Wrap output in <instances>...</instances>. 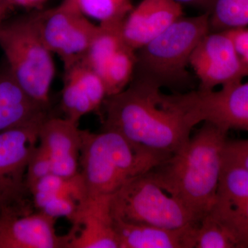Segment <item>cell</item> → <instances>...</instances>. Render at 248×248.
<instances>
[{
    "label": "cell",
    "instance_id": "cell-1",
    "mask_svg": "<svg viewBox=\"0 0 248 248\" xmlns=\"http://www.w3.org/2000/svg\"><path fill=\"white\" fill-rule=\"evenodd\" d=\"M161 89L133 78L126 89L104 101L102 129L166 161L186 146L201 122L190 91L167 94Z\"/></svg>",
    "mask_w": 248,
    "mask_h": 248
},
{
    "label": "cell",
    "instance_id": "cell-2",
    "mask_svg": "<svg viewBox=\"0 0 248 248\" xmlns=\"http://www.w3.org/2000/svg\"><path fill=\"white\" fill-rule=\"evenodd\" d=\"M202 123L182 149L148 171L199 221L210 213L216 200L228 133L212 122Z\"/></svg>",
    "mask_w": 248,
    "mask_h": 248
},
{
    "label": "cell",
    "instance_id": "cell-3",
    "mask_svg": "<svg viewBox=\"0 0 248 248\" xmlns=\"http://www.w3.org/2000/svg\"><path fill=\"white\" fill-rule=\"evenodd\" d=\"M164 160L130 143L117 132L82 130L79 174L87 200L110 197L133 178Z\"/></svg>",
    "mask_w": 248,
    "mask_h": 248
},
{
    "label": "cell",
    "instance_id": "cell-4",
    "mask_svg": "<svg viewBox=\"0 0 248 248\" xmlns=\"http://www.w3.org/2000/svg\"><path fill=\"white\" fill-rule=\"evenodd\" d=\"M209 32L208 12L179 18L154 40L136 50L133 78L182 93L181 89L189 87L192 82L187 71L191 55Z\"/></svg>",
    "mask_w": 248,
    "mask_h": 248
},
{
    "label": "cell",
    "instance_id": "cell-5",
    "mask_svg": "<svg viewBox=\"0 0 248 248\" xmlns=\"http://www.w3.org/2000/svg\"><path fill=\"white\" fill-rule=\"evenodd\" d=\"M0 47L19 86L36 102L50 108L55 75L53 53L42 40L31 15L3 22Z\"/></svg>",
    "mask_w": 248,
    "mask_h": 248
},
{
    "label": "cell",
    "instance_id": "cell-6",
    "mask_svg": "<svg viewBox=\"0 0 248 248\" xmlns=\"http://www.w3.org/2000/svg\"><path fill=\"white\" fill-rule=\"evenodd\" d=\"M110 210L116 219L166 229H182L200 221L148 172L133 178L112 195Z\"/></svg>",
    "mask_w": 248,
    "mask_h": 248
},
{
    "label": "cell",
    "instance_id": "cell-7",
    "mask_svg": "<svg viewBox=\"0 0 248 248\" xmlns=\"http://www.w3.org/2000/svg\"><path fill=\"white\" fill-rule=\"evenodd\" d=\"M46 46L68 68L84 58L98 24L62 1L52 9L30 14Z\"/></svg>",
    "mask_w": 248,
    "mask_h": 248
},
{
    "label": "cell",
    "instance_id": "cell-8",
    "mask_svg": "<svg viewBox=\"0 0 248 248\" xmlns=\"http://www.w3.org/2000/svg\"><path fill=\"white\" fill-rule=\"evenodd\" d=\"M41 125L0 132V207L3 209L35 207L27 184V171L39 143Z\"/></svg>",
    "mask_w": 248,
    "mask_h": 248
},
{
    "label": "cell",
    "instance_id": "cell-9",
    "mask_svg": "<svg viewBox=\"0 0 248 248\" xmlns=\"http://www.w3.org/2000/svg\"><path fill=\"white\" fill-rule=\"evenodd\" d=\"M190 66L200 80L201 91L240 82L248 76L247 67L226 31L209 32L204 36L191 55Z\"/></svg>",
    "mask_w": 248,
    "mask_h": 248
},
{
    "label": "cell",
    "instance_id": "cell-10",
    "mask_svg": "<svg viewBox=\"0 0 248 248\" xmlns=\"http://www.w3.org/2000/svg\"><path fill=\"white\" fill-rule=\"evenodd\" d=\"M57 219L35 208L3 209L0 248H68L73 233L58 234Z\"/></svg>",
    "mask_w": 248,
    "mask_h": 248
},
{
    "label": "cell",
    "instance_id": "cell-11",
    "mask_svg": "<svg viewBox=\"0 0 248 248\" xmlns=\"http://www.w3.org/2000/svg\"><path fill=\"white\" fill-rule=\"evenodd\" d=\"M210 215L234 237L237 248H248V170L224 166Z\"/></svg>",
    "mask_w": 248,
    "mask_h": 248
},
{
    "label": "cell",
    "instance_id": "cell-12",
    "mask_svg": "<svg viewBox=\"0 0 248 248\" xmlns=\"http://www.w3.org/2000/svg\"><path fill=\"white\" fill-rule=\"evenodd\" d=\"M201 122H210L229 131L248 130V81L223 86L219 91H191Z\"/></svg>",
    "mask_w": 248,
    "mask_h": 248
},
{
    "label": "cell",
    "instance_id": "cell-13",
    "mask_svg": "<svg viewBox=\"0 0 248 248\" xmlns=\"http://www.w3.org/2000/svg\"><path fill=\"white\" fill-rule=\"evenodd\" d=\"M39 144L50 156L53 174L68 178L79 172L82 130L78 122L49 117L41 125Z\"/></svg>",
    "mask_w": 248,
    "mask_h": 248
},
{
    "label": "cell",
    "instance_id": "cell-14",
    "mask_svg": "<svg viewBox=\"0 0 248 248\" xmlns=\"http://www.w3.org/2000/svg\"><path fill=\"white\" fill-rule=\"evenodd\" d=\"M183 16L182 5L172 0H142L124 20L125 45L138 50Z\"/></svg>",
    "mask_w": 248,
    "mask_h": 248
},
{
    "label": "cell",
    "instance_id": "cell-15",
    "mask_svg": "<svg viewBox=\"0 0 248 248\" xmlns=\"http://www.w3.org/2000/svg\"><path fill=\"white\" fill-rule=\"evenodd\" d=\"M110 197L86 201L71 221L68 248H120L110 210Z\"/></svg>",
    "mask_w": 248,
    "mask_h": 248
},
{
    "label": "cell",
    "instance_id": "cell-16",
    "mask_svg": "<svg viewBox=\"0 0 248 248\" xmlns=\"http://www.w3.org/2000/svg\"><path fill=\"white\" fill-rule=\"evenodd\" d=\"M31 192L36 210L56 218L64 217L71 223L87 200L79 172L68 178L52 173L41 179Z\"/></svg>",
    "mask_w": 248,
    "mask_h": 248
},
{
    "label": "cell",
    "instance_id": "cell-17",
    "mask_svg": "<svg viewBox=\"0 0 248 248\" xmlns=\"http://www.w3.org/2000/svg\"><path fill=\"white\" fill-rule=\"evenodd\" d=\"M49 108L36 102L19 86L7 64L0 69V132L42 124Z\"/></svg>",
    "mask_w": 248,
    "mask_h": 248
},
{
    "label": "cell",
    "instance_id": "cell-18",
    "mask_svg": "<svg viewBox=\"0 0 248 248\" xmlns=\"http://www.w3.org/2000/svg\"><path fill=\"white\" fill-rule=\"evenodd\" d=\"M113 219L120 248H192V229L197 223L172 230Z\"/></svg>",
    "mask_w": 248,
    "mask_h": 248
},
{
    "label": "cell",
    "instance_id": "cell-19",
    "mask_svg": "<svg viewBox=\"0 0 248 248\" xmlns=\"http://www.w3.org/2000/svg\"><path fill=\"white\" fill-rule=\"evenodd\" d=\"M122 22L98 24L97 33L81 60L100 75L106 63L125 45Z\"/></svg>",
    "mask_w": 248,
    "mask_h": 248
},
{
    "label": "cell",
    "instance_id": "cell-20",
    "mask_svg": "<svg viewBox=\"0 0 248 248\" xmlns=\"http://www.w3.org/2000/svg\"><path fill=\"white\" fill-rule=\"evenodd\" d=\"M136 50L125 45L106 63L100 73L107 97L115 95L128 87L136 67Z\"/></svg>",
    "mask_w": 248,
    "mask_h": 248
},
{
    "label": "cell",
    "instance_id": "cell-21",
    "mask_svg": "<svg viewBox=\"0 0 248 248\" xmlns=\"http://www.w3.org/2000/svg\"><path fill=\"white\" fill-rule=\"evenodd\" d=\"M207 12L210 32L248 27V0H211Z\"/></svg>",
    "mask_w": 248,
    "mask_h": 248
},
{
    "label": "cell",
    "instance_id": "cell-22",
    "mask_svg": "<svg viewBox=\"0 0 248 248\" xmlns=\"http://www.w3.org/2000/svg\"><path fill=\"white\" fill-rule=\"evenodd\" d=\"M68 6L99 24L122 22L133 11L132 0H63Z\"/></svg>",
    "mask_w": 248,
    "mask_h": 248
},
{
    "label": "cell",
    "instance_id": "cell-23",
    "mask_svg": "<svg viewBox=\"0 0 248 248\" xmlns=\"http://www.w3.org/2000/svg\"><path fill=\"white\" fill-rule=\"evenodd\" d=\"M192 248H237L230 232L208 213L192 230Z\"/></svg>",
    "mask_w": 248,
    "mask_h": 248
},
{
    "label": "cell",
    "instance_id": "cell-24",
    "mask_svg": "<svg viewBox=\"0 0 248 248\" xmlns=\"http://www.w3.org/2000/svg\"><path fill=\"white\" fill-rule=\"evenodd\" d=\"M62 108L66 118L79 123L81 117L95 112L92 102L79 83L65 71L62 92Z\"/></svg>",
    "mask_w": 248,
    "mask_h": 248
},
{
    "label": "cell",
    "instance_id": "cell-25",
    "mask_svg": "<svg viewBox=\"0 0 248 248\" xmlns=\"http://www.w3.org/2000/svg\"><path fill=\"white\" fill-rule=\"evenodd\" d=\"M65 71L71 75L89 96L95 111L100 110L107 93L102 77L82 61L77 62Z\"/></svg>",
    "mask_w": 248,
    "mask_h": 248
},
{
    "label": "cell",
    "instance_id": "cell-26",
    "mask_svg": "<svg viewBox=\"0 0 248 248\" xmlns=\"http://www.w3.org/2000/svg\"><path fill=\"white\" fill-rule=\"evenodd\" d=\"M52 173L50 156L45 148L38 144L32 152L28 164L27 184L30 192L41 179Z\"/></svg>",
    "mask_w": 248,
    "mask_h": 248
},
{
    "label": "cell",
    "instance_id": "cell-27",
    "mask_svg": "<svg viewBox=\"0 0 248 248\" xmlns=\"http://www.w3.org/2000/svg\"><path fill=\"white\" fill-rule=\"evenodd\" d=\"M223 165L248 170V140H227L223 152Z\"/></svg>",
    "mask_w": 248,
    "mask_h": 248
},
{
    "label": "cell",
    "instance_id": "cell-28",
    "mask_svg": "<svg viewBox=\"0 0 248 248\" xmlns=\"http://www.w3.org/2000/svg\"><path fill=\"white\" fill-rule=\"evenodd\" d=\"M236 53L248 69V28H239L227 31Z\"/></svg>",
    "mask_w": 248,
    "mask_h": 248
},
{
    "label": "cell",
    "instance_id": "cell-29",
    "mask_svg": "<svg viewBox=\"0 0 248 248\" xmlns=\"http://www.w3.org/2000/svg\"><path fill=\"white\" fill-rule=\"evenodd\" d=\"M11 9L14 7L40 10L49 0H6Z\"/></svg>",
    "mask_w": 248,
    "mask_h": 248
},
{
    "label": "cell",
    "instance_id": "cell-30",
    "mask_svg": "<svg viewBox=\"0 0 248 248\" xmlns=\"http://www.w3.org/2000/svg\"><path fill=\"white\" fill-rule=\"evenodd\" d=\"M172 1L179 3L181 5H190V6L200 8L203 9L205 12L208 11L211 2V0H172Z\"/></svg>",
    "mask_w": 248,
    "mask_h": 248
},
{
    "label": "cell",
    "instance_id": "cell-31",
    "mask_svg": "<svg viewBox=\"0 0 248 248\" xmlns=\"http://www.w3.org/2000/svg\"><path fill=\"white\" fill-rule=\"evenodd\" d=\"M11 9L6 0H0V27L5 20L6 15Z\"/></svg>",
    "mask_w": 248,
    "mask_h": 248
},
{
    "label": "cell",
    "instance_id": "cell-32",
    "mask_svg": "<svg viewBox=\"0 0 248 248\" xmlns=\"http://www.w3.org/2000/svg\"><path fill=\"white\" fill-rule=\"evenodd\" d=\"M3 208L0 207V217H1V212H2Z\"/></svg>",
    "mask_w": 248,
    "mask_h": 248
}]
</instances>
